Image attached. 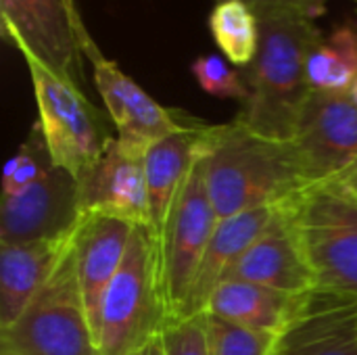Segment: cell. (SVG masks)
<instances>
[{
  "mask_svg": "<svg viewBox=\"0 0 357 355\" xmlns=\"http://www.w3.org/2000/svg\"><path fill=\"white\" fill-rule=\"evenodd\" d=\"M203 159L220 220L284 205L310 188L293 142L259 136L236 119L207 126Z\"/></svg>",
  "mask_w": 357,
  "mask_h": 355,
  "instance_id": "cell-1",
  "label": "cell"
},
{
  "mask_svg": "<svg viewBox=\"0 0 357 355\" xmlns=\"http://www.w3.org/2000/svg\"><path fill=\"white\" fill-rule=\"evenodd\" d=\"M322 38L310 17H259V50L247 77L249 96L236 121L259 136L291 142L312 94L307 63Z\"/></svg>",
  "mask_w": 357,
  "mask_h": 355,
  "instance_id": "cell-2",
  "label": "cell"
},
{
  "mask_svg": "<svg viewBox=\"0 0 357 355\" xmlns=\"http://www.w3.org/2000/svg\"><path fill=\"white\" fill-rule=\"evenodd\" d=\"M165 320L159 243L151 226H136L100 308L98 352L132 355L161 333Z\"/></svg>",
  "mask_w": 357,
  "mask_h": 355,
  "instance_id": "cell-3",
  "label": "cell"
},
{
  "mask_svg": "<svg viewBox=\"0 0 357 355\" xmlns=\"http://www.w3.org/2000/svg\"><path fill=\"white\" fill-rule=\"evenodd\" d=\"M289 211L318 291L357 299V195L339 180L314 184Z\"/></svg>",
  "mask_w": 357,
  "mask_h": 355,
  "instance_id": "cell-4",
  "label": "cell"
},
{
  "mask_svg": "<svg viewBox=\"0 0 357 355\" xmlns=\"http://www.w3.org/2000/svg\"><path fill=\"white\" fill-rule=\"evenodd\" d=\"M0 355H100L82 299L73 245L25 312L0 328Z\"/></svg>",
  "mask_w": 357,
  "mask_h": 355,
  "instance_id": "cell-5",
  "label": "cell"
},
{
  "mask_svg": "<svg viewBox=\"0 0 357 355\" xmlns=\"http://www.w3.org/2000/svg\"><path fill=\"white\" fill-rule=\"evenodd\" d=\"M29 67L40 130L50 159L75 180L98 159L107 142L96 109L88 103L82 88L46 67L31 54H23Z\"/></svg>",
  "mask_w": 357,
  "mask_h": 355,
  "instance_id": "cell-6",
  "label": "cell"
},
{
  "mask_svg": "<svg viewBox=\"0 0 357 355\" xmlns=\"http://www.w3.org/2000/svg\"><path fill=\"white\" fill-rule=\"evenodd\" d=\"M218 222L220 218L211 203L205 159L201 155L172 207L161 236L157 239L167 320L180 318L188 289Z\"/></svg>",
  "mask_w": 357,
  "mask_h": 355,
  "instance_id": "cell-7",
  "label": "cell"
},
{
  "mask_svg": "<svg viewBox=\"0 0 357 355\" xmlns=\"http://www.w3.org/2000/svg\"><path fill=\"white\" fill-rule=\"evenodd\" d=\"M2 33L23 54L82 88L79 59L90 38L73 0H0Z\"/></svg>",
  "mask_w": 357,
  "mask_h": 355,
  "instance_id": "cell-8",
  "label": "cell"
},
{
  "mask_svg": "<svg viewBox=\"0 0 357 355\" xmlns=\"http://www.w3.org/2000/svg\"><path fill=\"white\" fill-rule=\"evenodd\" d=\"M291 142L310 186L339 180L357 161V103L351 92L312 90Z\"/></svg>",
  "mask_w": 357,
  "mask_h": 355,
  "instance_id": "cell-9",
  "label": "cell"
},
{
  "mask_svg": "<svg viewBox=\"0 0 357 355\" xmlns=\"http://www.w3.org/2000/svg\"><path fill=\"white\" fill-rule=\"evenodd\" d=\"M77 205L82 216L102 213L151 226L144 151L109 136L98 159L77 178Z\"/></svg>",
  "mask_w": 357,
  "mask_h": 355,
  "instance_id": "cell-10",
  "label": "cell"
},
{
  "mask_svg": "<svg viewBox=\"0 0 357 355\" xmlns=\"http://www.w3.org/2000/svg\"><path fill=\"white\" fill-rule=\"evenodd\" d=\"M84 54L92 63L94 84L117 128V138L126 146L146 151L153 142L180 132L192 121L161 107L113 61L105 59L92 38L84 42Z\"/></svg>",
  "mask_w": 357,
  "mask_h": 355,
  "instance_id": "cell-11",
  "label": "cell"
},
{
  "mask_svg": "<svg viewBox=\"0 0 357 355\" xmlns=\"http://www.w3.org/2000/svg\"><path fill=\"white\" fill-rule=\"evenodd\" d=\"M79 216L77 180L54 165L29 188L2 197L0 245L65 236L75 230Z\"/></svg>",
  "mask_w": 357,
  "mask_h": 355,
  "instance_id": "cell-12",
  "label": "cell"
},
{
  "mask_svg": "<svg viewBox=\"0 0 357 355\" xmlns=\"http://www.w3.org/2000/svg\"><path fill=\"white\" fill-rule=\"evenodd\" d=\"M226 280L251 282L293 295L318 291L314 270L293 226L289 203L280 205L272 224L238 257L224 282Z\"/></svg>",
  "mask_w": 357,
  "mask_h": 355,
  "instance_id": "cell-13",
  "label": "cell"
},
{
  "mask_svg": "<svg viewBox=\"0 0 357 355\" xmlns=\"http://www.w3.org/2000/svg\"><path fill=\"white\" fill-rule=\"evenodd\" d=\"M134 224L102 213H84L73 232L75 270L82 299L94 337L100 326V308L109 285L119 272L134 232ZM98 343V341H96Z\"/></svg>",
  "mask_w": 357,
  "mask_h": 355,
  "instance_id": "cell-14",
  "label": "cell"
},
{
  "mask_svg": "<svg viewBox=\"0 0 357 355\" xmlns=\"http://www.w3.org/2000/svg\"><path fill=\"white\" fill-rule=\"evenodd\" d=\"M278 207H257L226 220L218 222V228L203 253V259L197 268L192 285L188 289L186 301L182 305L180 318H190L205 314L207 303L215 289L224 282L230 268L238 257L261 236V232L276 218Z\"/></svg>",
  "mask_w": 357,
  "mask_h": 355,
  "instance_id": "cell-15",
  "label": "cell"
},
{
  "mask_svg": "<svg viewBox=\"0 0 357 355\" xmlns=\"http://www.w3.org/2000/svg\"><path fill=\"white\" fill-rule=\"evenodd\" d=\"M205 136L207 126L192 119L180 132L153 142L144 151L151 228L157 239L165 228L182 186L205 151Z\"/></svg>",
  "mask_w": 357,
  "mask_h": 355,
  "instance_id": "cell-16",
  "label": "cell"
},
{
  "mask_svg": "<svg viewBox=\"0 0 357 355\" xmlns=\"http://www.w3.org/2000/svg\"><path fill=\"white\" fill-rule=\"evenodd\" d=\"M314 293L293 295L251 282L226 280L211 295L205 314L266 335H284L310 308Z\"/></svg>",
  "mask_w": 357,
  "mask_h": 355,
  "instance_id": "cell-17",
  "label": "cell"
},
{
  "mask_svg": "<svg viewBox=\"0 0 357 355\" xmlns=\"http://www.w3.org/2000/svg\"><path fill=\"white\" fill-rule=\"evenodd\" d=\"M73 232L59 239L0 245V328L10 326L42 291L71 249Z\"/></svg>",
  "mask_w": 357,
  "mask_h": 355,
  "instance_id": "cell-18",
  "label": "cell"
},
{
  "mask_svg": "<svg viewBox=\"0 0 357 355\" xmlns=\"http://www.w3.org/2000/svg\"><path fill=\"white\" fill-rule=\"evenodd\" d=\"M272 355H357V299L316 291Z\"/></svg>",
  "mask_w": 357,
  "mask_h": 355,
  "instance_id": "cell-19",
  "label": "cell"
},
{
  "mask_svg": "<svg viewBox=\"0 0 357 355\" xmlns=\"http://www.w3.org/2000/svg\"><path fill=\"white\" fill-rule=\"evenodd\" d=\"M312 90L349 92L357 77V25L343 23L314 48L307 63Z\"/></svg>",
  "mask_w": 357,
  "mask_h": 355,
  "instance_id": "cell-20",
  "label": "cell"
},
{
  "mask_svg": "<svg viewBox=\"0 0 357 355\" xmlns=\"http://www.w3.org/2000/svg\"><path fill=\"white\" fill-rule=\"evenodd\" d=\"M209 31L234 65H253L259 50V17L243 0H220L209 15Z\"/></svg>",
  "mask_w": 357,
  "mask_h": 355,
  "instance_id": "cell-21",
  "label": "cell"
},
{
  "mask_svg": "<svg viewBox=\"0 0 357 355\" xmlns=\"http://www.w3.org/2000/svg\"><path fill=\"white\" fill-rule=\"evenodd\" d=\"M54 167L40 123H36L29 132V138L21 144L17 155L6 163L2 176V197H13L38 180H42Z\"/></svg>",
  "mask_w": 357,
  "mask_h": 355,
  "instance_id": "cell-22",
  "label": "cell"
},
{
  "mask_svg": "<svg viewBox=\"0 0 357 355\" xmlns=\"http://www.w3.org/2000/svg\"><path fill=\"white\" fill-rule=\"evenodd\" d=\"M209 355H272L280 337L255 333L205 314Z\"/></svg>",
  "mask_w": 357,
  "mask_h": 355,
  "instance_id": "cell-23",
  "label": "cell"
},
{
  "mask_svg": "<svg viewBox=\"0 0 357 355\" xmlns=\"http://www.w3.org/2000/svg\"><path fill=\"white\" fill-rule=\"evenodd\" d=\"M190 71H192L197 84L211 96L236 98L243 103L249 96L247 82L220 54H205V56L195 59L190 65Z\"/></svg>",
  "mask_w": 357,
  "mask_h": 355,
  "instance_id": "cell-24",
  "label": "cell"
},
{
  "mask_svg": "<svg viewBox=\"0 0 357 355\" xmlns=\"http://www.w3.org/2000/svg\"><path fill=\"white\" fill-rule=\"evenodd\" d=\"M161 339L165 355H209L205 314L165 320Z\"/></svg>",
  "mask_w": 357,
  "mask_h": 355,
  "instance_id": "cell-25",
  "label": "cell"
},
{
  "mask_svg": "<svg viewBox=\"0 0 357 355\" xmlns=\"http://www.w3.org/2000/svg\"><path fill=\"white\" fill-rule=\"evenodd\" d=\"M243 2H247L257 13V17L291 13V15H303L314 19L324 13V0H243Z\"/></svg>",
  "mask_w": 357,
  "mask_h": 355,
  "instance_id": "cell-26",
  "label": "cell"
},
{
  "mask_svg": "<svg viewBox=\"0 0 357 355\" xmlns=\"http://www.w3.org/2000/svg\"><path fill=\"white\" fill-rule=\"evenodd\" d=\"M132 355H165L163 352V339H161V333L155 335L146 345H142L138 352H134Z\"/></svg>",
  "mask_w": 357,
  "mask_h": 355,
  "instance_id": "cell-27",
  "label": "cell"
},
{
  "mask_svg": "<svg viewBox=\"0 0 357 355\" xmlns=\"http://www.w3.org/2000/svg\"><path fill=\"white\" fill-rule=\"evenodd\" d=\"M339 182L347 188V190H351L354 195H357V161L339 178Z\"/></svg>",
  "mask_w": 357,
  "mask_h": 355,
  "instance_id": "cell-28",
  "label": "cell"
},
{
  "mask_svg": "<svg viewBox=\"0 0 357 355\" xmlns=\"http://www.w3.org/2000/svg\"><path fill=\"white\" fill-rule=\"evenodd\" d=\"M349 92H351L354 100H356V103H357V77H356V82H354V86H351V90H349Z\"/></svg>",
  "mask_w": 357,
  "mask_h": 355,
  "instance_id": "cell-29",
  "label": "cell"
},
{
  "mask_svg": "<svg viewBox=\"0 0 357 355\" xmlns=\"http://www.w3.org/2000/svg\"><path fill=\"white\" fill-rule=\"evenodd\" d=\"M356 2H357V0H356Z\"/></svg>",
  "mask_w": 357,
  "mask_h": 355,
  "instance_id": "cell-30",
  "label": "cell"
}]
</instances>
